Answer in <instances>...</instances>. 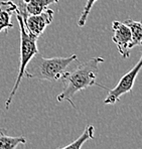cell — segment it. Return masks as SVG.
Masks as SVG:
<instances>
[{
	"instance_id": "obj_7",
	"label": "cell",
	"mask_w": 142,
	"mask_h": 149,
	"mask_svg": "<svg viewBox=\"0 0 142 149\" xmlns=\"http://www.w3.org/2000/svg\"><path fill=\"white\" fill-rule=\"evenodd\" d=\"M58 0H21L20 3L17 5V9L15 12L19 13L25 18L28 15H36L45 10L51 4L58 3Z\"/></svg>"
},
{
	"instance_id": "obj_9",
	"label": "cell",
	"mask_w": 142,
	"mask_h": 149,
	"mask_svg": "<svg viewBox=\"0 0 142 149\" xmlns=\"http://www.w3.org/2000/svg\"><path fill=\"white\" fill-rule=\"evenodd\" d=\"M25 143V137L8 136L4 131V129H0V149H16L18 145Z\"/></svg>"
},
{
	"instance_id": "obj_13",
	"label": "cell",
	"mask_w": 142,
	"mask_h": 149,
	"mask_svg": "<svg viewBox=\"0 0 142 149\" xmlns=\"http://www.w3.org/2000/svg\"><path fill=\"white\" fill-rule=\"evenodd\" d=\"M22 1H25V0H22Z\"/></svg>"
},
{
	"instance_id": "obj_1",
	"label": "cell",
	"mask_w": 142,
	"mask_h": 149,
	"mask_svg": "<svg viewBox=\"0 0 142 149\" xmlns=\"http://www.w3.org/2000/svg\"><path fill=\"white\" fill-rule=\"evenodd\" d=\"M104 62L105 60L102 56L93 58L91 60H88L87 62L81 63L72 72H65L61 78L64 82V90L62 91V93L56 96L58 102L67 101L75 108L76 106L74 103V97L78 92L88 89L95 85L105 88L96 82L99 65L100 63Z\"/></svg>"
},
{
	"instance_id": "obj_6",
	"label": "cell",
	"mask_w": 142,
	"mask_h": 149,
	"mask_svg": "<svg viewBox=\"0 0 142 149\" xmlns=\"http://www.w3.org/2000/svg\"><path fill=\"white\" fill-rule=\"evenodd\" d=\"M54 10L47 8L39 14L28 15L27 17L23 18V22L28 32H30L36 37H39L45 31L47 26L52 23L54 19Z\"/></svg>"
},
{
	"instance_id": "obj_8",
	"label": "cell",
	"mask_w": 142,
	"mask_h": 149,
	"mask_svg": "<svg viewBox=\"0 0 142 149\" xmlns=\"http://www.w3.org/2000/svg\"><path fill=\"white\" fill-rule=\"evenodd\" d=\"M17 9V5L11 0L0 1V32L13 27L11 16Z\"/></svg>"
},
{
	"instance_id": "obj_5",
	"label": "cell",
	"mask_w": 142,
	"mask_h": 149,
	"mask_svg": "<svg viewBox=\"0 0 142 149\" xmlns=\"http://www.w3.org/2000/svg\"><path fill=\"white\" fill-rule=\"evenodd\" d=\"M113 36L112 40L117 45L118 52L123 58H128L132 47V34L131 30L124 22L113 21L112 23Z\"/></svg>"
},
{
	"instance_id": "obj_12",
	"label": "cell",
	"mask_w": 142,
	"mask_h": 149,
	"mask_svg": "<svg viewBox=\"0 0 142 149\" xmlns=\"http://www.w3.org/2000/svg\"><path fill=\"white\" fill-rule=\"evenodd\" d=\"M98 0H87L86 4H85L84 8H83V11H82V14H81L80 18L78 20V26L79 27H83L85 26L87 22V19H88V16L91 12V9L93 8L94 4L97 2Z\"/></svg>"
},
{
	"instance_id": "obj_10",
	"label": "cell",
	"mask_w": 142,
	"mask_h": 149,
	"mask_svg": "<svg viewBox=\"0 0 142 149\" xmlns=\"http://www.w3.org/2000/svg\"><path fill=\"white\" fill-rule=\"evenodd\" d=\"M94 130H95V129H94L93 125H88V126L85 128L83 134L79 138H77L75 141H73L72 143H70L69 145L65 146V147H60L56 149H81L85 142H87L88 140H91L94 138Z\"/></svg>"
},
{
	"instance_id": "obj_2",
	"label": "cell",
	"mask_w": 142,
	"mask_h": 149,
	"mask_svg": "<svg viewBox=\"0 0 142 149\" xmlns=\"http://www.w3.org/2000/svg\"><path fill=\"white\" fill-rule=\"evenodd\" d=\"M77 61V56L73 54L67 58H43L39 52L36 54L27 63L24 77L40 81L56 82L62 78L70 65Z\"/></svg>"
},
{
	"instance_id": "obj_4",
	"label": "cell",
	"mask_w": 142,
	"mask_h": 149,
	"mask_svg": "<svg viewBox=\"0 0 142 149\" xmlns=\"http://www.w3.org/2000/svg\"><path fill=\"white\" fill-rule=\"evenodd\" d=\"M142 69V54L140 60L138 61V63L130 70L128 73H126L120 79V81L118 82V84L115 86L113 89L109 90L108 95H107L106 99L104 100L105 105H114L116 104L118 101L120 100V98L123 95L127 93H130L134 86L135 80H136L137 76H138L139 72Z\"/></svg>"
},
{
	"instance_id": "obj_11",
	"label": "cell",
	"mask_w": 142,
	"mask_h": 149,
	"mask_svg": "<svg viewBox=\"0 0 142 149\" xmlns=\"http://www.w3.org/2000/svg\"><path fill=\"white\" fill-rule=\"evenodd\" d=\"M126 25L130 28L132 34V47L142 45V22L127 19L124 21Z\"/></svg>"
},
{
	"instance_id": "obj_3",
	"label": "cell",
	"mask_w": 142,
	"mask_h": 149,
	"mask_svg": "<svg viewBox=\"0 0 142 149\" xmlns=\"http://www.w3.org/2000/svg\"><path fill=\"white\" fill-rule=\"evenodd\" d=\"M16 16L19 25V30H20V63H19L18 74H17L14 87L12 88L9 97L7 98V100L5 102L6 110L9 109L10 105H11L13 101V98H14L15 94H16L17 90L19 88V85L21 83V80L24 77V71L26 65H27L29 61L32 58V56L38 52V45H36V41H38V37H36V36L30 33V32H28V30L26 29L24 25V22H23L22 16L19 13L16 12Z\"/></svg>"
}]
</instances>
